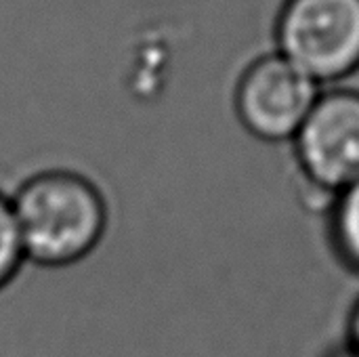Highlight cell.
<instances>
[{
	"mask_svg": "<svg viewBox=\"0 0 359 357\" xmlns=\"http://www.w3.org/2000/svg\"><path fill=\"white\" fill-rule=\"evenodd\" d=\"M25 261L67 267L88 257L105 236L107 204L99 187L76 170H42L11 198Z\"/></svg>",
	"mask_w": 359,
	"mask_h": 357,
	"instance_id": "6da1fadb",
	"label": "cell"
},
{
	"mask_svg": "<svg viewBox=\"0 0 359 357\" xmlns=\"http://www.w3.org/2000/svg\"><path fill=\"white\" fill-rule=\"evenodd\" d=\"M280 55L311 80L332 82L359 67V0H290L278 23Z\"/></svg>",
	"mask_w": 359,
	"mask_h": 357,
	"instance_id": "7a4b0ae2",
	"label": "cell"
},
{
	"mask_svg": "<svg viewBox=\"0 0 359 357\" xmlns=\"http://www.w3.org/2000/svg\"><path fill=\"white\" fill-rule=\"evenodd\" d=\"M305 181L332 198L359 181V93L349 88L318 97L292 139Z\"/></svg>",
	"mask_w": 359,
	"mask_h": 357,
	"instance_id": "3957f363",
	"label": "cell"
},
{
	"mask_svg": "<svg viewBox=\"0 0 359 357\" xmlns=\"http://www.w3.org/2000/svg\"><path fill=\"white\" fill-rule=\"evenodd\" d=\"M320 97V84L284 55L257 59L240 78L236 112L257 139L292 141Z\"/></svg>",
	"mask_w": 359,
	"mask_h": 357,
	"instance_id": "277c9868",
	"label": "cell"
},
{
	"mask_svg": "<svg viewBox=\"0 0 359 357\" xmlns=\"http://www.w3.org/2000/svg\"><path fill=\"white\" fill-rule=\"evenodd\" d=\"M330 242L339 259L359 274V181L328 204Z\"/></svg>",
	"mask_w": 359,
	"mask_h": 357,
	"instance_id": "5b68a950",
	"label": "cell"
},
{
	"mask_svg": "<svg viewBox=\"0 0 359 357\" xmlns=\"http://www.w3.org/2000/svg\"><path fill=\"white\" fill-rule=\"evenodd\" d=\"M23 261L25 255L11 198L0 194V290L17 276Z\"/></svg>",
	"mask_w": 359,
	"mask_h": 357,
	"instance_id": "8992f818",
	"label": "cell"
},
{
	"mask_svg": "<svg viewBox=\"0 0 359 357\" xmlns=\"http://www.w3.org/2000/svg\"><path fill=\"white\" fill-rule=\"evenodd\" d=\"M351 349H355L359 353V299L355 301L351 316H349V324H347V341H345Z\"/></svg>",
	"mask_w": 359,
	"mask_h": 357,
	"instance_id": "52a82bcc",
	"label": "cell"
},
{
	"mask_svg": "<svg viewBox=\"0 0 359 357\" xmlns=\"http://www.w3.org/2000/svg\"><path fill=\"white\" fill-rule=\"evenodd\" d=\"M328 357H359V353L355 351V349H351L347 343H343L341 347H337L334 351H330Z\"/></svg>",
	"mask_w": 359,
	"mask_h": 357,
	"instance_id": "ba28073f",
	"label": "cell"
}]
</instances>
